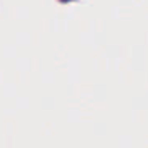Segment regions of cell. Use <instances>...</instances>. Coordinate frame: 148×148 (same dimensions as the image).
<instances>
[]
</instances>
